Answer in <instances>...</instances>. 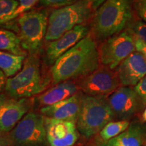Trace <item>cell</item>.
<instances>
[{
    "label": "cell",
    "instance_id": "20",
    "mask_svg": "<svg viewBox=\"0 0 146 146\" xmlns=\"http://www.w3.org/2000/svg\"><path fill=\"white\" fill-rule=\"evenodd\" d=\"M129 126L130 122L127 120H114L108 123L98 135L102 141H107L119 135Z\"/></svg>",
    "mask_w": 146,
    "mask_h": 146
},
{
    "label": "cell",
    "instance_id": "6",
    "mask_svg": "<svg viewBox=\"0 0 146 146\" xmlns=\"http://www.w3.org/2000/svg\"><path fill=\"white\" fill-rule=\"evenodd\" d=\"M9 146H49L44 124L40 113L29 112L10 132L7 133Z\"/></svg>",
    "mask_w": 146,
    "mask_h": 146
},
{
    "label": "cell",
    "instance_id": "22",
    "mask_svg": "<svg viewBox=\"0 0 146 146\" xmlns=\"http://www.w3.org/2000/svg\"><path fill=\"white\" fill-rule=\"evenodd\" d=\"M38 1H39V0H19V5H18V8L16 9V10L14 11L12 15L9 16L5 20V23L12 21L14 18H16L23 15V14L28 12L31 9L33 8L34 5Z\"/></svg>",
    "mask_w": 146,
    "mask_h": 146
},
{
    "label": "cell",
    "instance_id": "31",
    "mask_svg": "<svg viewBox=\"0 0 146 146\" xmlns=\"http://www.w3.org/2000/svg\"><path fill=\"white\" fill-rule=\"evenodd\" d=\"M6 78L0 77V94L5 89V83H6Z\"/></svg>",
    "mask_w": 146,
    "mask_h": 146
},
{
    "label": "cell",
    "instance_id": "17",
    "mask_svg": "<svg viewBox=\"0 0 146 146\" xmlns=\"http://www.w3.org/2000/svg\"><path fill=\"white\" fill-rule=\"evenodd\" d=\"M25 56H18L0 51V70L6 77H12L23 68Z\"/></svg>",
    "mask_w": 146,
    "mask_h": 146
},
{
    "label": "cell",
    "instance_id": "33",
    "mask_svg": "<svg viewBox=\"0 0 146 146\" xmlns=\"http://www.w3.org/2000/svg\"><path fill=\"white\" fill-rule=\"evenodd\" d=\"M0 77H3V78H6V76H5V74H3V72L0 70Z\"/></svg>",
    "mask_w": 146,
    "mask_h": 146
},
{
    "label": "cell",
    "instance_id": "27",
    "mask_svg": "<svg viewBox=\"0 0 146 146\" xmlns=\"http://www.w3.org/2000/svg\"><path fill=\"white\" fill-rule=\"evenodd\" d=\"M135 45L136 52L140 53L146 61V43L135 36Z\"/></svg>",
    "mask_w": 146,
    "mask_h": 146
},
{
    "label": "cell",
    "instance_id": "2",
    "mask_svg": "<svg viewBox=\"0 0 146 146\" xmlns=\"http://www.w3.org/2000/svg\"><path fill=\"white\" fill-rule=\"evenodd\" d=\"M132 0H107L96 10L91 25V36L103 42L127 28L133 21Z\"/></svg>",
    "mask_w": 146,
    "mask_h": 146
},
{
    "label": "cell",
    "instance_id": "19",
    "mask_svg": "<svg viewBox=\"0 0 146 146\" xmlns=\"http://www.w3.org/2000/svg\"><path fill=\"white\" fill-rule=\"evenodd\" d=\"M113 139L120 146H141L144 139L141 127L133 124H130L127 130Z\"/></svg>",
    "mask_w": 146,
    "mask_h": 146
},
{
    "label": "cell",
    "instance_id": "29",
    "mask_svg": "<svg viewBox=\"0 0 146 146\" xmlns=\"http://www.w3.org/2000/svg\"><path fill=\"white\" fill-rule=\"evenodd\" d=\"M102 140V139H101ZM98 146H120L117 142H116L114 139L108 140L107 141H102L98 144Z\"/></svg>",
    "mask_w": 146,
    "mask_h": 146
},
{
    "label": "cell",
    "instance_id": "26",
    "mask_svg": "<svg viewBox=\"0 0 146 146\" xmlns=\"http://www.w3.org/2000/svg\"><path fill=\"white\" fill-rule=\"evenodd\" d=\"M77 1L78 0H39V2L43 6L58 8L70 5Z\"/></svg>",
    "mask_w": 146,
    "mask_h": 146
},
{
    "label": "cell",
    "instance_id": "30",
    "mask_svg": "<svg viewBox=\"0 0 146 146\" xmlns=\"http://www.w3.org/2000/svg\"><path fill=\"white\" fill-rule=\"evenodd\" d=\"M90 1L91 3H92V6L94 10H96L97 9L99 8L105 1H107V0H90Z\"/></svg>",
    "mask_w": 146,
    "mask_h": 146
},
{
    "label": "cell",
    "instance_id": "13",
    "mask_svg": "<svg viewBox=\"0 0 146 146\" xmlns=\"http://www.w3.org/2000/svg\"><path fill=\"white\" fill-rule=\"evenodd\" d=\"M121 86L133 87L146 76V61L137 52H133L116 68Z\"/></svg>",
    "mask_w": 146,
    "mask_h": 146
},
{
    "label": "cell",
    "instance_id": "1",
    "mask_svg": "<svg viewBox=\"0 0 146 146\" xmlns=\"http://www.w3.org/2000/svg\"><path fill=\"white\" fill-rule=\"evenodd\" d=\"M100 67L96 41L87 35L55 62L51 68L54 85L62 82L83 78Z\"/></svg>",
    "mask_w": 146,
    "mask_h": 146
},
{
    "label": "cell",
    "instance_id": "5",
    "mask_svg": "<svg viewBox=\"0 0 146 146\" xmlns=\"http://www.w3.org/2000/svg\"><path fill=\"white\" fill-rule=\"evenodd\" d=\"M94 11L90 0H78L54 10L48 18L45 41H55L75 27L83 25L93 18Z\"/></svg>",
    "mask_w": 146,
    "mask_h": 146
},
{
    "label": "cell",
    "instance_id": "14",
    "mask_svg": "<svg viewBox=\"0 0 146 146\" xmlns=\"http://www.w3.org/2000/svg\"><path fill=\"white\" fill-rule=\"evenodd\" d=\"M89 31V28L85 25H78L59 39L50 42L46 50V58L49 64H54L60 56L88 35Z\"/></svg>",
    "mask_w": 146,
    "mask_h": 146
},
{
    "label": "cell",
    "instance_id": "10",
    "mask_svg": "<svg viewBox=\"0 0 146 146\" xmlns=\"http://www.w3.org/2000/svg\"><path fill=\"white\" fill-rule=\"evenodd\" d=\"M33 99H15L8 94H0V131L10 132L33 105Z\"/></svg>",
    "mask_w": 146,
    "mask_h": 146
},
{
    "label": "cell",
    "instance_id": "4",
    "mask_svg": "<svg viewBox=\"0 0 146 146\" xmlns=\"http://www.w3.org/2000/svg\"><path fill=\"white\" fill-rule=\"evenodd\" d=\"M115 120L107 98L83 94L76 127L83 138H93L99 134L108 123Z\"/></svg>",
    "mask_w": 146,
    "mask_h": 146
},
{
    "label": "cell",
    "instance_id": "9",
    "mask_svg": "<svg viewBox=\"0 0 146 146\" xmlns=\"http://www.w3.org/2000/svg\"><path fill=\"white\" fill-rule=\"evenodd\" d=\"M78 86L80 91L87 96L108 98L121 87V84L116 70L102 66L82 78Z\"/></svg>",
    "mask_w": 146,
    "mask_h": 146
},
{
    "label": "cell",
    "instance_id": "18",
    "mask_svg": "<svg viewBox=\"0 0 146 146\" xmlns=\"http://www.w3.org/2000/svg\"><path fill=\"white\" fill-rule=\"evenodd\" d=\"M0 51H6L18 56H26L27 55L22 47L20 36L5 29H0Z\"/></svg>",
    "mask_w": 146,
    "mask_h": 146
},
{
    "label": "cell",
    "instance_id": "16",
    "mask_svg": "<svg viewBox=\"0 0 146 146\" xmlns=\"http://www.w3.org/2000/svg\"><path fill=\"white\" fill-rule=\"evenodd\" d=\"M79 91L78 84L73 80H68L55 85L35 96L33 102L41 108L48 106L70 98Z\"/></svg>",
    "mask_w": 146,
    "mask_h": 146
},
{
    "label": "cell",
    "instance_id": "23",
    "mask_svg": "<svg viewBox=\"0 0 146 146\" xmlns=\"http://www.w3.org/2000/svg\"><path fill=\"white\" fill-rule=\"evenodd\" d=\"M128 28L131 31L133 34L137 37L139 38L140 39L146 43V23L137 20V21H133L130 24Z\"/></svg>",
    "mask_w": 146,
    "mask_h": 146
},
{
    "label": "cell",
    "instance_id": "21",
    "mask_svg": "<svg viewBox=\"0 0 146 146\" xmlns=\"http://www.w3.org/2000/svg\"><path fill=\"white\" fill-rule=\"evenodd\" d=\"M19 5L17 0H0V24L12 15Z\"/></svg>",
    "mask_w": 146,
    "mask_h": 146
},
{
    "label": "cell",
    "instance_id": "7",
    "mask_svg": "<svg viewBox=\"0 0 146 146\" xmlns=\"http://www.w3.org/2000/svg\"><path fill=\"white\" fill-rule=\"evenodd\" d=\"M20 39L23 48L30 54H36L45 41L48 18L45 12L30 11L19 16Z\"/></svg>",
    "mask_w": 146,
    "mask_h": 146
},
{
    "label": "cell",
    "instance_id": "28",
    "mask_svg": "<svg viewBox=\"0 0 146 146\" xmlns=\"http://www.w3.org/2000/svg\"><path fill=\"white\" fill-rule=\"evenodd\" d=\"M0 146H9L8 135L1 131H0Z\"/></svg>",
    "mask_w": 146,
    "mask_h": 146
},
{
    "label": "cell",
    "instance_id": "12",
    "mask_svg": "<svg viewBox=\"0 0 146 146\" xmlns=\"http://www.w3.org/2000/svg\"><path fill=\"white\" fill-rule=\"evenodd\" d=\"M44 124L50 146H72L79 137L76 123L45 117Z\"/></svg>",
    "mask_w": 146,
    "mask_h": 146
},
{
    "label": "cell",
    "instance_id": "8",
    "mask_svg": "<svg viewBox=\"0 0 146 146\" xmlns=\"http://www.w3.org/2000/svg\"><path fill=\"white\" fill-rule=\"evenodd\" d=\"M100 64L115 70L122 62L135 52V36L129 28L102 42L98 47Z\"/></svg>",
    "mask_w": 146,
    "mask_h": 146
},
{
    "label": "cell",
    "instance_id": "24",
    "mask_svg": "<svg viewBox=\"0 0 146 146\" xmlns=\"http://www.w3.org/2000/svg\"><path fill=\"white\" fill-rule=\"evenodd\" d=\"M133 10L141 21L146 23V0H132Z\"/></svg>",
    "mask_w": 146,
    "mask_h": 146
},
{
    "label": "cell",
    "instance_id": "11",
    "mask_svg": "<svg viewBox=\"0 0 146 146\" xmlns=\"http://www.w3.org/2000/svg\"><path fill=\"white\" fill-rule=\"evenodd\" d=\"M107 99L118 120L129 121L143 108L138 95L131 87H120Z\"/></svg>",
    "mask_w": 146,
    "mask_h": 146
},
{
    "label": "cell",
    "instance_id": "25",
    "mask_svg": "<svg viewBox=\"0 0 146 146\" xmlns=\"http://www.w3.org/2000/svg\"><path fill=\"white\" fill-rule=\"evenodd\" d=\"M134 90L141 100L143 108H146V76L142 78L135 87Z\"/></svg>",
    "mask_w": 146,
    "mask_h": 146
},
{
    "label": "cell",
    "instance_id": "15",
    "mask_svg": "<svg viewBox=\"0 0 146 146\" xmlns=\"http://www.w3.org/2000/svg\"><path fill=\"white\" fill-rule=\"evenodd\" d=\"M83 94L80 91L70 98L54 104L41 108L39 113L45 117L76 123Z\"/></svg>",
    "mask_w": 146,
    "mask_h": 146
},
{
    "label": "cell",
    "instance_id": "32",
    "mask_svg": "<svg viewBox=\"0 0 146 146\" xmlns=\"http://www.w3.org/2000/svg\"><path fill=\"white\" fill-rule=\"evenodd\" d=\"M141 120L143 122H146V108L143 110L141 115Z\"/></svg>",
    "mask_w": 146,
    "mask_h": 146
},
{
    "label": "cell",
    "instance_id": "3",
    "mask_svg": "<svg viewBox=\"0 0 146 146\" xmlns=\"http://www.w3.org/2000/svg\"><path fill=\"white\" fill-rule=\"evenodd\" d=\"M42 77L40 60L36 54H30L26 58L21 71L8 78L5 93L15 99L31 98L44 92L48 86Z\"/></svg>",
    "mask_w": 146,
    "mask_h": 146
}]
</instances>
